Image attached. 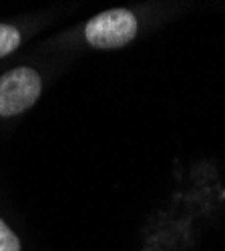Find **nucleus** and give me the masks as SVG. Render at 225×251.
<instances>
[{"instance_id":"nucleus-2","label":"nucleus","mask_w":225,"mask_h":251,"mask_svg":"<svg viewBox=\"0 0 225 251\" xmlns=\"http://www.w3.org/2000/svg\"><path fill=\"white\" fill-rule=\"evenodd\" d=\"M43 93V80L34 69L18 67L0 76V117H16L28 111Z\"/></svg>"},{"instance_id":"nucleus-1","label":"nucleus","mask_w":225,"mask_h":251,"mask_svg":"<svg viewBox=\"0 0 225 251\" xmlns=\"http://www.w3.org/2000/svg\"><path fill=\"white\" fill-rule=\"evenodd\" d=\"M137 16L127 8H113L93 16L85 26L87 43L95 49H121L137 36Z\"/></svg>"},{"instance_id":"nucleus-3","label":"nucleus","mask_w":225,"mask_h":251,"mask_svg":"<svg viewBox=\"0 0 225 251\" xmlns=\"http://www.w3.org/2000/svg\"><path fill=\"white\" fill-rule=\"evenodd\" d=\"M20 45V32L10 25H0V58L16 50Z\"/></svg>"},{"instance_id":"nucleus-4","label":"nucleus","mask_w":225,"mask_h":251,"mask_svg":"<svg viewBox=\"0 0 225 251\" xmlns=\"http://www.w3.org/2000/svg\"><path fill=\"white\" fill-rule=\"evenodd\" d=\"M0 251H20L18 237L2 219H0Z\"/></svg>"}]
</instances>
